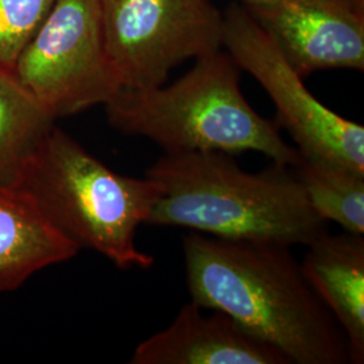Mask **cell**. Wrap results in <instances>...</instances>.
<instances>
[{
    "instance_id": "6da1fadb",
    "label": "cell",
    "mask_w": 364,
    "mask_h": 364,
    "mask_svg": "<svg viewBox=\"0 0 364 364\" xmlns=\"http://www.w3.org/2000/svg\"><path fill=\"white\" fill-rule=\"evenodd\" d=\"M182 250L188 290L198 306L228 314L290 364L350 363L344 333L291 246L189 231Z\"/></svg>"
},
{
    "instance_id": "7a4b0ae2",
    "label": "cell",
    "mask_w": 364,
    "mask_h": 364,
    "mask_svg": "<svg viewBox=\"0 0 364 364\" xmlns=\"http://www.w3.org/2000/svg\"><path fill=\"white\" fill-rule=\"evenodd\" d=\"M146 177L161 191L149 225L291 247L329 232L293 168L278 162L250 173L223 151L165 153Z\"/></svg>"
},
{
    "instance_id": "3957f363",
    "label": "cell",
    "mask_w": 364,
    "mask_h": 364,
    "mask_svg": "<svg viewBox=\"0 0 364 364\" xmlns=\"http://www.w3.org/2000/svg\"><path fill=\"white\" fill-rule=\"evenodd\" d=\"M240 70L223 49L203 55L171 85L120 90L105 105L108 122L122 134L153 141L165 153L255 151L293 168L297 147L284 141L278 123L248 105Z\"/></svg>"
},
{
    "instance_id": "277c9868",
    "label": "cell",
    "mask_w": 364,
    "mask_h": 364,
    "mask_svg": "<svg viewBox=\"0 0 364 364\" xmlns=\"http://www.w3.org/2000/svg\"><path fill=\"white\" fill-rule=\"evenodd\" d=\"M80 250L90 248L122 270H149L154 258L136 247L161 191L149 177L115 173L65 131L53 127L16 188Z\"/></svg>"
},
{
    "instance_id": "5b68a950",
    "label": "cell",
    "mask_w": 364,
    "mask_h": 364,
    "mask_svg": "<svg viewBox=\"0 0 364 364\" xmlns=\"http://www.w3.org/2000/svg\"><path fill=\"white\" fill-rule=\"evenodd\" d=\"M13 70L55 120L111 102L122 87L107 52L99 0H55Z\"/></svg>"
},
{
    "instance_id": "8992f818",
    "label": "cell",
    "mask_w": 364,
    "mask_h": 364,
    "mask_svg": "<svg viewBox=\"0 0 364 364\" xmlns=\"http://www.w3.org/2000/svg\"><path fill=\"white\" fill-rule=\"evenodd\" d=\"M99 6L122 90L159 87L183 61L223 49L224 16L209 0H99Z\"/></svg>"
},
{
    "instance_id": "52a82bcc",
    "label": "cell",
    "mask_w": 364,
    "mask_h": 364,
    "mask_svg": "<svg viewBox=\"0 0 364 364\" xmlns=\"http://www.w3.org/2000/svg\"><path fill=\"white\" fill-rule=\"evenodd\" d=\"M223 16V48L267 92L278 126L290 134L299 154L364 174L363 126L340 117L308 91L245 6L234 3Z\"/></svg>"
},
{
    "instance_id": "ba28073f",
    "label": "cell",
    "mask_w": 364,
    "mask_h": 364,
    "mask_svg": "<svg viewBox=\"0 0 364 364\" xmlns=\"http://www.w3.org/2000/svg\"><path fill=\"white\" fill-rule=\"evenodd\" d=\"M245 7L301 77L328 69L363 70L362 15L332 0H284Z\"/></svg>"
},
{
    "instance_id": "9c48e42d",
    "label": "cell",
    "mask_w": 364,
    "mask_h": 364,
    "mask_svg": "<svg viewBox=\"0 0 364 364\" xmlns=\"http://www.w3.org/2000/svg\"><path fill=\"white\" fill-rule=\"evenodd\" d=\"M204 314L193 301L168 328L144 340L131 364H290L270 344L254 338L228 314Z\"/></svg>"
},
{
    "instance_id": "30bf717a",
    "label": "cell",
    "mask_w": 364,
    "mask_h": 364,
    "mask_svg": "<svg viewBox=\"0 0 364 364\" xmlns=\"http://www.w3.org/2000/svg\"><path fill=\"white\" fill-rule=\"evenodd\" d=\"M301 267L343 331L350 363L363 364V235L326 232L308 245Z\"/></svg>"
},
{
    "instance_id": "8fae6325",
    "label": "cell",
    "mask_w": 364,
    "mask_h": 364,
    "mask_svg": "<svg viewBox=\"0 0 364 364\" xmlns=\"http://www.w3.org/2000/svg\"><path fill=\"white\" fill-rule=\"evenodd\" d=\"M78 251L23 192L0 185V293L13 291L33 274L68 262Z\"/></svg>"
},
{
    "instance_id": "7c38bea8",
    "label": "cell",
    "mask_w": 364,
    "mask_h": 364,
    "mask_svg": "<svg viewBox=\"0 0 364 364\" xmlns=\"http://www.w3.org/2000/svg\"><path fill=\"white\" fill-rule=\"evenodd\" d=\"M55 126V119L0 65V185L15 189L23 170Z\"/></svg>"
},
{
    "instance_id": "4fadbf2b",
    "label": "cell",
    "mask_w": 364,
    "mask_h": 364,
    "mask_svg": "<svg viewBox=\"0 0 364 364\" xmlns=\"http://www.w3.org/2000/svg\"><path fill=\"white\" fill-rule=\"evenodd\" d=\"M313 210L350 234H364V174L299 154L293 166Z\"/></svg>"
},
{
    "instance_id": "5bb4252c",
    "label": "cell",
    "mask_w": 364,
    "mask_h": 364,
    "mask_svg": "<svg viewBox=\"0 0 364 364\" xmlns=\"http://www.w3.org/2000/svg\"><path fill=\"white\" fill-rule=\"evenodd\" d=\"M54 3L55 0H0V65L13 68Z\"/></svg>"
},
{
    "instance_id": "9a60e30c",
    "label": "cell",
    "mask_w": 364,
    "mask_h": 364,
    "mask_svg": "<svg viewBox=\"0 0 364 364\" xmlns=\"http://www.w3.org/2000/svg\"><path fill=\"white\" fill-rule=\"evenodd\" d=\"M341 4L343 7L351 10L352 13L364 16V0H332Z\"/></svg>"
},
{
    "instance_id": "2e32d148",
    "label": "cell",
    "mask_w": 364,
    "mask_h": 364,
    "mask_svg": "<svg viewBox=\"0 0 364 364\" xmlns=\"http://www.w3.org/2000/svg\"><path fill=\"white\" fill-rule=\"evenodd\" d=\"M245 6H254V4H267L275 1H284V0H242ZM294 1H314V0H294Z\"/></svg>"
}]
</instances>
